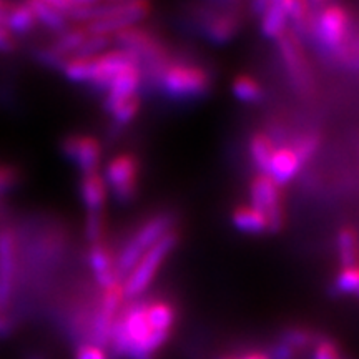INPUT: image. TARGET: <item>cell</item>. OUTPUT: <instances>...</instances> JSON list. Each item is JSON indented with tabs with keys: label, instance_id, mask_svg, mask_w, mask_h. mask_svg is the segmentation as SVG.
I'll list each match as a JSON object with an SVG mask.
<instances>
[{
	"label": "cell",
	"instance_id": "obj_15",
	"mask_svg": "<svg viewBox=\"0 0 359 359\" xmlns=\"http://www.w3.org/2000/svg\"><path fill=\"white\" fill-rule=\"evenodd\" d=\"M275 148H276L275 142L271 140V137H269L268 133L257 132L251 135L250 155L258 173L268 175L269 161H271V156L275 154Z\"/></svg>",
	"mask_w": 359,
	"mask_h": 359
},
{
	"label": "cell",
	"instance_id": "obj_31",
	"mask_svg": "<svg viewBox=\"0 0 359 359\" xmlns=\"http://www.w3.org/2000/svg\"><path fill=\"white\" fill-rule=\"evenodd\" d=\"M271 4L273 0H251V11H253V13H257L258 17H262L271 7Z\"/></svg>",
	"mask_w": 359,
	"mask_h": 359
},
{
	"label": "cell",
	"instance_id": "obj_21",
	"mask_svg": "<svg viewBox=\"0 0 359 359\" xmlns=\"http://www.w3.org/2000/svg\"><path fill=\"white\" fill-rule=\"evenodd\" d=\"M231 90L233 95L240 102L246 103V105H257L264 98L263 87L257 79L250 77V75H238V77H235Z\"/></svg>",
	"mask_w": 359,
	"mask_h": 359
},
{
	"label": "cell",
	"instance_id": "obj_16",
	"mask_svg": "<svg viewBox=\"0 0 359 359\" xmlns=\"http://www.w3.org/2000/svg\"><path fill=\"white\" fill-rule=\"evenodd\" d=\"M259 29L263 37L269 40H278L288 30V13L281 4H271V7L259 17Z\"/></svg>",
	"mask_w": 359,
	"mask_h": 359
},
{
	"label": "cell",
	"instance_id": "obj_33",
	"mask_svg": "<svg viewBox=\"0 0 359 359\" xmlns=\"http://www.w3.org/2000/svg\"><path fill=\"white\" fill-rule=\"evenodd\" d=\"M77 6H97V4H100L102 0H74Z\"/></svg>",
	"mask_w": 359,
	"mask_h": 359
},
{
	"label": "cell",
	"instance_id": "obj_2",
	"mask_svg": "<svg viewBox=\"0 0 359 359\" xmlns=\"http://www.w3.org/2000/svg\"><path fill=\"white\" fill-rule=\"evenodd\" d=\"M351 29V15L346 7L330 4L313 15L309 40L318 45L321 53L330 57H343Z\"/></svg>",
	"mask_w": 359,
	"mask_h": 359
},
{
	"label": "cell",
	"instance_id": "obj_5",
	"mask_svg": "<svg viewBox=\"0 0 359 359\" xmlns=\"http://www.w3.org/2000/svg\"><path fill=\"white\" fill-rule=\"evenodd\" d=\"M140 161L132 154H120L111 158L105 167V178L109 193L120 203L133 200L138 188Z\"/></svg>",
	"mask_w": 359,
	"mask_h": 359
},
{
	"label": "cell",
	"instance_id": "obj_29",
	"mask_svg": "<svg viewBox=\"0 0 359 359\" xmlns=\"http://www.w3.org/2000/svg\"><path fill=\"white\" fill-rule=\"evenodd\" d=\"M45 4H48V6L55 7L57 11L64 12L67 17H69V13L74 11L75 7H77V4L74 2V0H43Z\"/></svg>",
	"mask_w": 359,
	"mask_h": 359
},
{
	"label": "cell",
	"instance_id": "obj_7",
	"mask_svg": "<svg viewBox=\"0 0 359 359\" xmlns=\"http://www.w3.org/2000/svg\"><path fill=\"white\" fill-rule=\"evenodd\" d=\"M251 206L266 218L268 231L276 233L283 226V206L280 187L268 175L257 173L250 187Z\"/></svg>",
	"mask_w": 359,
	"mask_h": 359
},
{
	"label": "cell",
	"instance_id": "obj_13",
	"mask_svg": "<svg viewBox=\"0 0 359 359\" xmlns=\"http://www.w3.org/2000/svg\"><path fill=\"white\" fill-rule=\"evenodd\" d=\"M80 200L87 212H103L109 198V187L100 172L82 175L79 183Z\"/></svg>",
	"mask_w": 359,
	"mask_h": 359
},
{
	"label": "cell",
	"instance_id": "obj_9",
	"mask_svg": "<svg viewBox=\"0 0 359 359\" xmlns=\"http://www.w3.org/2000/svg\"><path fill=\"white\" fill-rule=\"evenodd\" d=\"M17 269V238L11 226L0 230V311L7 313L12 303Z\"/></svg>",
	"mask_w": 359,
	"mask_h": 359
},
{
	"label": "cell",
	"instance_id": "obj_12",
	"mask_svg": "<svg viewBox=\"0 0 359 359\" xmlns=\"http://www.w3.org/2000/svg\"><path fill=\"white\" fill-rule=\"evenodd\" d=\"M201 27L210 42L224 45L235 39L240 29V20L233 13H205L201 15Z\"/></svg>",
	"mask_w": 359,
	"mask_h": 359
},
{
	"label": "cell",
	"instance_id": "obj_19",
	"mask_svg": "<svg viewBox=\"0 0 359 359\" xmlns=\"http://www.w3.org/2000/svg\"><path fill=\"white\" fill-rule=\"evenodd\" d=\"M37 25V19H35L32 8H30L27 0L19 4H12L11 13L6 24V29L12 35H27L30 34Z\"/></svg>",
	"mask_w": 359,
	"mask_h": 359
},
{
	"label": "cell",
	"instance_id": "obj_14",
	"mask_svg": "<svg viewBox=\"0 0 359 359\" xmlns=\"http://www.w3.org/2000/svg\"><path fill=\"white\" fill-rule=\"evenodd\" d=\"M231 223L245 235H263L268 231L266 218L251 205L236 206L231 213Z\"/></svg>",
	"mask_w": 359,
	"mask_h": 359
},
{
	"label": "cell",
	"instance_id": "obj_26",
	"mask_svg": "<svg viewBox=\"0 0 359 359\" xmlns=\"http://www.w3.org/2000/svg\"><path fill=\"white\" fill-rule=\"evenodd\" d=\"M22 182V170L12 163L0 161V198L15 190Z\"/></svg>",
	"mask_w": 359,
	"mask_h": 359
},
{
	"label": "cell",
	"instance_id": "obj_22",
	"mask_svg": "<svg viewBox=\"0 0 359 359\" xmlns=\"http://www.w3.org/2000/svg\"><path fill=\"white\" fill-rule=\"evenodd\" d=\"M140 97H132V98H127V100H122L118 103H114V105H110L109 109H105L107 114L111 116V120L116 125H120V127H123V125H127L132 122L135 116L138 115V111H140Z\"/></svg>",
	"mask_w": 359,
	"mask_h": 359
},
{
	"label": "cell",
	"instance_id": "obj_25",
	"mask_svg": "<svg viewBox=\"0 0 359 359\" xmlns=\"http://www.w3.org/2000/svg\"><path fill=\"white\" fill-rule=\"evenodd\" d=\"M105 213L103 212H87L85 218V236L90 245L100 243L105 236Z\"/></svg>",
	"mask_w": 359,
	"mask_h": 359
},
{
	"label": "cell",
	"instance_id": "obj_30",
	"mask_svg": "<svg viewBox=\"0 0 359 359\" xmlns=\"http://www.w3.org/2000/svg\"><path fill=\"white\" fill-rule=\"evenodd\" d=\"M219 359H273V358L263 351H248L243 354H236V356H224Z\"/></svg>",
	"mask_w": 359,
	"mask_h": 359
},
{
	"label": "cell",
	"instance_id": "obj_32",
	"mask_svg": "<svg viewBox=\"0 0 359 359\" xmlns=\"http://www.w3.org/2000/svg\"><path fill=\"white\" fill-rule=\"evenodd\" d=\"M11 8H12V4L8 2V0H0V27H6Z\"/></svg>",
	"mask_w": 359,
	"mask_h": 359
},
{
	"label": "cell",
	"instance_id": "obj_11",
	"mask_svg": "<svg viewBox=\"0 0 359 359\" xmlns=\"http://www.w3.org/2000/svg\"><path fill=\"white\" fill-rule=\"evenodd\" d=\"M303 168L302 161L291 147H276L275 154L271 156L268 167V177L276 183L278 187L288 185L293 182L299 170Z\"/></svg>",
	"mask_w": 359,
	"mask_h": 359
},
{
	"label": "cell",
	"instance_id": "obj_1",
	"mask_svg": "<svg viewBox=\"0 0 359 359\" xmlns=\"http://www.w3.org/2000/svg\"><path fill=\"white\" fill-rule=\"evenodd\" d=\"M151 83L173 102L200 100L212 88V75L198 64L170 60L158 70Z\"/></svg>",
	"mask_w": 359,
	"mask_h": 359
},
{
	"label": "cell",
	"instance_id": "obj_6",
	"mask_svg": "<svg viewBox=\"0 0 359 359\" xmlns=\"http://www.w3.org/2000/svg\"><path fill=\"white\" fill-rule=\"evenodd\" d=\"M276 42L278 48H280L283 64H285V69L288 72L290 80L293 82L294 88L299 93H304V95L311 93L314 87L313 74L311 69H309L302 39L293 30L288 29Z\"/></svg>",
	"mask_w": 359,
	"mask_h": 359
},
{
	"label": "cell",
	"instance_id": "obj_4",
	"mask_svg": "<svg viewBox=\"0 0 359 359\" xmlns=\"http://www.w3.org/2000/svg\"><path fill=\"white\" fill-rule=\"evenodd\" d=\"M173 230V215L170 213H158L155 217L148 218L145 223L133 233L120 253L115 257V268L116 275H118L120 281L123 283L128 273L132 271L138 259L143 257L147 250H150L156 241L161 240L167 233Z\"/></svg>",
	"mask_w": 359,
	"mask_h": 359
},
{
	"label": "cell",
	"instance_id": "obj_36",
	"mask_svg": "<svg viewBox=\"0 0 359 359\" xmlns=\"http://www.w3.org/2000/svg\"><path fill=\"white\" fill-rule=\"evenodd\" d=\"M27 359H43V358L39 356V354H35V356H29Z\"/></svg>",
	"mask_w": 359,
	"mask_h": 359
},
{
	"label": "cell",
	"instance_id": "obj_8",
	"mask_svg": "<svg viewBox=\"0 0 359 359\" xmlns=\"http://www.w3.org/2000/svg\"><path fill=\"white\" fill-rule=\"evenodd\" d=\"M60 151L67 160L80 170V173L98 172L102 163V145L92 135L69 133L62 138Z\"/></svg>",
	"mask_w": 359,
	"mask_h": 359
},
{
	"label": "cell",
	"instance_id": "obj_3",
	"mask_svg": "<svg viewBox=\"0 0 359 359\" xmlns=\"http://www.w3.org/2000/svg\"><path fill=\"white\" fill-rule=\"evenodd\" d=\"M178 233L172 230L161 240L156 241L150 250L143 253V257L138 259V263L135 264L132 271L128 273V276L122 283L125 299H130V302L137 299L138 296H142L150 288V285L154 283L156 275H158L160 268L163 266L170 253L178 245Z\"/></svg>",
	"mask_w": 359,
	"mask_h": 359
},
{
	"label": "cell",
	"instance_id": "obj_10",
	"mask_svg": "<svg viewBox=\"0 0 359 359\" xmlns=\"http://www.w3.org/2000/svg\"><path fill=\"white\" fill-rule=\"evenodd\" d=\"M87 262L90 269H92L93 276H95L97 285L100 286L102 290L109 288L111 285H116V283H122L118 275H116L115 255L111 253L109 246L103 243V241L90 245Z\"/></svg>",
	"mask_w": 359,
	"mask_h": 359
},
{
	"label": "cell",
	"instance_id": "obj_34",
	"mask_svg": "<svg viewBox=\"0 0 359 359\" xmlns=\"http://www.w3.org/2000/svg\"><path fill=\"white\" fill-rule=\"evenodd\" d=\"M103 4H135V2H143V0H102Z\"/></svg>",
	"mask_w": 359,
	"mask_h": 359
},
{
	"label": "cell",
	"instance_id": "obj_37",
	"mask_svg": "<svg viewBox=\"0 0 359 359\" xmlns=\"http://www.w3.org/2000/svg\"><path fill=\"white\" fill-rule=\"evenodd\" d=\"M311 2H323V0H311Z\"/></svg>",
	"mask_w": 359,
	"mask_h": 359
},
{
	"label": "cell",
	"instance_id": "obj_24",
	"mask_svg": "<svg viewBox=\"0 0 359 359\" xmlns=\"http://www.w3.org/2000/svg\"><path fill=\"white\" fill-rule=\"evenodd\" d=\"M294 154L298 155L302 165H306L309 160L316 155L318 148H320V135L318 133H304L291 145Z\"/></svg>",
	"mask_w": 359,
	"mask_h": 359
},
{
	"label": "cell",
	"instance_id": "obj_17",
	"mask_svg": "<svg viewBox=\"0 0 359 359\" xmlns=\"http://www.w3.org/2000/svg\"><path fill=\"white\" fill-rule=\"evenodd\" d=\"M336 246H338L341 268L359 266V235L353 226L341 228Z\"/></svg>",
	"mask_w": 359,
	"mask_h": 359
},
{
	"label": "cell",
	"instance_id": "obj_18",
	"mask_svg": "<svg viewBox=\"0 0 359 359\" xmlns=\"http://www.w3.org/2000/svg\"><path fill=\"white\" fill-rule=\"evenodd\" d=\"M27 4L32 8L37 24H42L55 32H64L65 29H69V17L64 12L48 6L43 0H27Z\"/></svg>",
	"mask_w": 359,
	"mask_h": 359
},
{
	"label": "cell",
	"instance_id": "obj_35",
	"mask_svg": "<svg viewBox=\"0 0 359 359\" xmlns=\"http://www.w3.org/2000/svg\"><path fill=\"white\" fill-rule=\"evenodd\" d=\"M353 64L359 67V55L358 57H353Z\"/></svg>",
	"mask_w": 359,
	"mask_h": 359
},
{
	"label": "cell",
	"instance_id": "obj_23",
	"mask_svg": "<svg viewBox=\"0 0 359 359\" xmlns=\"http://www.w3.org/2000/svg\"><path fill=\"white\" fill-rule=\"evenodd\" d=\"M334 291L359 298V266L341 268L334 280Z\"/></svg>",
	"mask_w": 359,
	"mask_h": 359
},
{
	"label": "cell",
	"instance_id": "obj_20",
	"mask_svg": "<svg viewBox=\"0 0 359 359\" xmlns=\"http://www.w3.org/2000/svg\"><path fill=\"white\" fill-rule=\"evenodd\" d=\"M87 37L88 32L85 30V27H69L64 32H60V35H58L50 47L53 48V52H57L58 55L69 60L82 47V43L87 40Z\"/></svg>",
	"mask_w": 359,
	"mask_h": 359
},
{
	"label": "cell",
	"instance_id": "obj_28",
	"mask_svg": "<svg viewBox=\"0 0 359 359\" xmlns=\"http://www.w3.org/2000/svg\"><path fill=\"white\" fill-rule=\"evenodd\" d=\"M17 47L15 37L8 32L6 27H0V52L2 53H8L13 52Z\"/></svg>",
	"mask_w": 359,
	"mask_h": 359
},
{
	"label": "cell",
	"instance_id": "obj_27",
	"mask_svg": "<svg viewBox=\"0 0 359 359\" xmlns=\"http://www.w3.org/2000/svg\"><path fill=\"white\" fill-rule=\"evenodd\" d=\"M75 359H109L107 349L97 346L93 343H83L77 348Z\"/></svg>",
	"mask_w": 359,
	"mask_h": 359
}]
</instances>
